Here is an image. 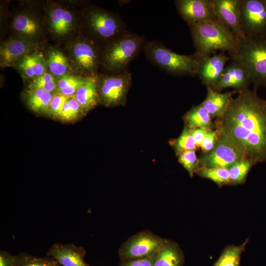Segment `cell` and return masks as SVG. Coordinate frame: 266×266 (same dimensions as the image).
Here are the masks:
<instances>
[{"label":"cell","instance_id":"cell-40","mask_svg":"<svg viewBox=\"0 0 266 266\" xmlns=\"http://www.w3.org/2000/svg\"><path fill=\"white\" fill-rule=\"evenodd\" d=\"M207 130L203 128L191 129L192 134L197 148H200L201 143Z\"/></svg>","mask_w":266,"mask_h":266},{"label":"cell","instance_id":"cell-14","mask_svg":"<svg viewBox=\"0 0 266 266\" xmlns=\"http://www.w3.org/2000/svg\"><path fill=\"white\" fill-rule=\"evenodd\" d=\"M174 3L179 15L188 26L217 19L213 0H176Z\"/></svg>","mask_w":266,"mask_h":266},{"label":"cell","instance_id":"cell-2","mask_svg":"<svg viewBox=\"0 0 266 266\" xmlns=\"http://www.w3.org/2000/svg\"><path fill=\"white\" fill-rule=\"evenodd\" d=\"M40 12L49 39L65 44L81 33L80 4L66 0L26 2Z\"/></svg>","mask_w":266,"mask_h":266},{"label":"cell","instance_id":"cell-28","mask_svg":"<svg viewBox=\"0 0 266 266\" xmlns=\"http://www.w3.org/2000/svg\"><path fill=\"white\" fill-rule=\"evenodd\" d=\"M87 77L76 74H66L57 78V91L65 96H73Z\"/></svg>","mask_w":266,"mask_h":266},{"label":"cell","instance_id":"cell-5","mask_svg":"<svg viewBox=\"0 0 266 266\" xmlns=\"http://www.w3.org/2000/svg\"><path fill=\"white\" fill-rule=\"evenodd\" d=\"M142 49L149 62L174 76L198 75L200 64L203 58L195 52L192 55L177 53L158 41L145 42Z\"/></svg>","mask_w":266,"mask_h":266},{"label":"cell","instance_id":"cell-19","mask_svg":"<svg viewBox=\"0 0 266 266\" xmlns=\"http://www.w3.org/2000/svg\"><path fill=\"white\" fill-rule=\"evenodd\" d=\"M231 60L225 52L203 58L200 64L198 75L202 84L212 87L223 72L227 62Z\"/></svg>","mask_w":266,"mask_h":266},{"label":"cell","instance_id":"cell-31","mask_svg":"<svg viewBox=\"0 0 266 266\" xmlns=\"http://www.w3.org/2000/svg\"><path fill=\"white\" fill-rule=\"evenodd\" d=\"M57 77L48 70L41 75L26 81L27 89H39L54 93L57 91Z\"/></svg>","mask_w":266,"mask_h":266},{"label":"cell","instance_id":"cell-4","mask_svg":"<svg viewBox=\"0 0 266 266\" xmlns=\"http://www.w3.org/2000/svg\"><path fill=\"white\" fill-rule=\"evenodd\" d=\"M195 53L203 58L210 56L217 51L235 50L239 38L227 26L218 19L208 20L189 26Z\"/></svg>","mask_w":266,"mask_h":266},{"label":"cell","instance_id":"cell-23","mask_svg":"<svg viewBox=\"0 0 266 266\" xmlns=\"http://www.w3.org/2000/svg\"><path fill=\"white\" fill-rule=\"evenodd\" d=\"M206 88V97L201 103L207 111L211 118H217L221 116L226 111L233 98V95L237 92L234 91L221 93L209 87Z\"/></svg>","mask_w":266,"mask_h":266},{"label":"cell","instance_id":"cell-12","mask_svg":"<svg viewBox=\"0 0 266 266\" xmlns=\"http://www.w3.org/2000/svg\"><path fill=\"white\" fill-rule=\"evenodd\" d=\"M245 158H248L237 146L225 137L217 135L213 148L198 158L199 167V169L214 167L229 168Z\"/></svg>","mask_w":266,"mask_h":266},{"label":"cell","instance_id":"cell-21","mask_svg":"<svg viewBox=\"0 0 266 266\" xmlns=\"http://www.w3.org/2000/svg\"><path fill=\"white\" fill-rule=\"evenodd\" d=\"M42 48L26 55L14 65L25 81L42 75L47 71Z\"/></svg>","mask_w":266,"mask_h":266},{"label":"cell","instance_id":"cell-30","mask_svg":"<svg viewBox=\"0 0 266 266\" xmlns=\"http://www.w3.org/2000/svg\"><path fill=\"white\" fill-rule=\"evenodd\" d=\"M200 176L210 179L219 187L231 185L229 168L224 167H203L197 172Z\"/></svg>","mask_w":266,"mask_h":266},{"label":"cell","instance_id":"cell-8","mask_svg":"<svg viewBox=\"0 0 266 266\" xmlns=\"http://www.w3.org/2000/svg\"><path fill=\"white\" fill-rule=\"evenodd\" d=\"M9 37L45 45L48 35L39 11L34 7L23 4L12 15L8 25Z\"/></svg>","mask_w":266,"mask_h":266},{"label":"cell","instance_id":"cell-13","mask_svg":"<svg viewBox=\"0 0 266 266\" xmlns=\"http://www.w3.org/2000/svg\"><path fill=\"white\" fill-rule=\"evenodd\" d=\"M240 24L247 37H266V0H241Z\"/></svg>","mask_w":266,"mask_h":266},{"label":"cell","instance_id":"cell-41","mask_svg":"<svg viewBox=\"0 0 266 266\" xmlns=\"http://www.w3.org/2000/svg\"></svg>","mask_w":266,"mask_h":266},{"label":"cell","instance_id":"cell-34","mask_svg":"<svg viewBox=\"0 0 266 266\" xmlns=\"http://www.w3.org/2000/svg\"><path fill=\"white\" fill-rule=\"evenodd\" d=\"M85 114L81 105L75 99L74 96L68 97L63 108L60 119L69 121Z\"/></svg>","mask_w":266,"mask_h":266},{"label":"cell","instance_id":"cell-36","mask_svg":"<svg viewBox=\"0 0 266 266\" xmlns=\"http://www.w3.org/2000/svg\"><path fill=\"white\" fill-rule=\"evenodd\" d=\"M68 98L59 92L54 93L50 104L49 114L60 118L63 108Z\"/></svg>","mask_w":266,"mask_h":266},{"label":"cell","instance_id":"cell-3","mask_svg":"<svg viewBox=\"0 0 266 266\" xmlns=\"http://www.w3.org/2000/svg\"><path fill=\"white\" fill-rule=\"evenodd\" d=\"M81 32L101 47L126 30L120 16L94 5L80 6Z\"/></svg>","mask_w":266,"mask_h":266},{"label":"cell","instance_id":"cell-18","mask_svg":"<svg viewBox=\"0 0 266 266\" xmlns=\"http://www.w3.org/2000/svg\"><path fill=\"white\" fill-rule=\"evenodd\" d=\"M217 19L229 28L239 38L245 36L240 24L241 0H213Z\"/></svg>","mask_w":266,"mask_h":266},{"label":"cell","instance_id":"cell-33","mask_svg":"<svg viewBox=\"0 0 266 266\" xmlns=\"http://www.w3.org/2000/svg\"><path fill=\"white\" fill-rule=\"evenodd\" d=\"M19 263L18 266H59L58 262L53 258L45 256L39 257L25 252L18 254Z\"/></svg>","mask_w":266,"mask_h":266},{"label":"cell","instance_id":"cell-32","mask_svg":"<svg viewBox=\"0 0 266 266\" xmlns=\"http://www.w3.org/2000/svg\"><path fill=\"white\" fill-rule=\"evenodd\" d=\"M172 144L176 155L184 151H195L197 148L191 129L186 126L180 135L174 140Z\"/></svg>","mask_w":266,"mask_h":266},{"label":"cell","instance_id":"cell-6","mask_svg":"<svg viewBox=\"0 0 266 266\" xmlns=\"http://www.w3.org/2000/svg\"><path fill=\"white\" fill-rule=\"evenodd\" d=\"M231 60L240 63L247 70L254 90L266 87V37L240 38Z\"/></svg>","mask_w":266,"mask_h":266},{"label":"cell","instance_id":"cell-9","mask_svg":"<svg viewBox=\"0 0 266 266\" xmlns=\"http://www.w3.org/2000/svg\"><path fill=\"white\" fill-rule=\"evenodd\" d=\"M77 74L88 77L98 74L100 66V46L81 33L63 45Z\"/></svg>","mask_w":266,"mask_h":266},{"label":"cell","instance_id":"cell-20","mask_svg":"<svg viewBox=\"0 0 266 266\" xmlns=\"http://www.w3.org/2000/svg\"><path fill=\"white\" fill-rule=\"evenodd\" d=\"M57 45H48L43 50L47 70L57 78L66 74H78L64 49Z\"/></svg>","mask_w":266,"mask_h":266},{"label":"cell","instance_id":"cell-27","mask_svg":"<svg viewBox=\"0 0 266 266\" xmlns=\"http://www.w3.org/2000/svg\"><path fill=\"white\" fill-rule=\"evenodd\" d=\"M248 241L246 239L239 245L227 246L213 266H240L241 256Z\"/></svg>","mask_w":266,"mask_h":266},{"label":"cell","instance_id":"cell-11","mask_svg":"<svg viewBox=\"0 0 266 266\" xmlns=\"http://www.w3.org/2000/svg\"><path fill=\"white\" fill-rule=\"evenodd\" d=\"M166 239L148 231L141 232L131 236L120 247L121 261L142 259L158 253Z\"/></svg>","mask_w":266,"mask_h":266},{"label":"cell","instance_id":"cell-37","mask_svg":"<svg viewBox=\"0 0 266 266\" xmlns=\"http://www.w3.org/2000/svg\"><path fill=\"white\" fill-rule=\"evenodd\" d=\"M217 138V135L215 130L207 131L200 147L203 154L210 152L213 148Z\"/></svg>","mask_w":266,"mask_h":266},{"label":"cell","instance_id":"cell-26","mask_svg":"<svg viewBox=\"0 0 266 266\" xmlns=\"http://www.w3.org/2000/svg\"><path fill=\"white\" fill-rule=\"evenodd\" d=\"M186 127L191 129L203 128L207 130L215 129L212 118L201 103L194 106L185 115Z\"/></svg>","mask_w":266,"mask_h":266},{"label":"cell","instance_id":"cell-15","mask_svg":"<svg viewBox=\"0 0 266 266\" xmlns=\"http://www.w3.org/2000/svg\"><path fill=\"white\" fill-rule=\"evenodd\" d=\"M42 46L23 39L9 37L0 42L1 68L13 67L20 59L29 53L42 48Z\"/></svg>","mask_w":266,"mask_h":266},{"label":"cell","instance_id":"cell-39","mask_svg":"<svg viewBox=\"0 0 266 266\" xmlns=\"http://www.w3.org/2000/svg\"><path fill=\"white\" fill-rule=\"evenodd\" d=\"M157 254L142 259L121 261L119 266H153Z\"/></svg>","mask_w":266,"mask_h":266},{"label":"cell","instance_id":"cell-7","mask_svg":"<svg viewBox=\"0 0 266 266\" xmlns=\"http://www.w3.org/2000/svg\"><path fill=\"white\" fill-rule=\"evenodd\" d=\"M145 42L144 36L127 31L101 47L100 66L110 72L126 70L143 49Z\"/></svg>","mask_w":266,"mask_h":266},{"label":"cell","instance_id":"cell-16","mask_svg":"<svg viewBox=\"0 0 266 266\" xmlns=\"http://www.w3.org/2000/svg\"><path fill=\"white\" fill-rule=\"evenodd\" d=\"M251 83L250 75L244 66L232 60L225 66L216 83L210 88L220 92L225 88L232 87L237 92L248 88Z\"/></svg>","mask_w":266,"mask_h":266},{"label":"cell","instance_id":"cell-22","mask_svg":"<svg viewBox=\"0 0 266 266\" xmlns=\"http://www.w3.org/2000/svg\"><path fill=\"white\" fill-rule=\"evenodd\" d=\"M99 74L88 76L73 95L85 113L96 107L100 102Z\"/></svg>","mask_w":266,"mask_h":266},{"label":"cell","instance_id":"cell-38","mask_svg":"<svg viewBox=\"0 0 266 266\" xmlns=\"http://www.w3.org/2000/svg\"><path fill=\"white\" fill-rule=\"evenodd\" d=\"M19 255H13L6 251H0V266H18Z\"/></svg>","mask_w":266,"mask_h":266},{"label":"cell","instance_id":"cell-10","mask_svg":"<svg viewBox=\"0 0 266 266\" xmlns=\"http://www.w3.org/2000/svg\"><path fill=\"white\" fill-rule=\"evenodd\" d=\"M113 74H99L100 102L106 107L124 105L132 83L127 69Z\"/></svg>","mask_w":266,"mask_h":266},{"label":"cell","instance_id":"cell-35","mask_svg":"<svg viewBox=\"0 0 266 266\" xmlns=\"http://www.w3.org/2000/svg\"><path fill=\"white\" fill-rule=\"evenodd\" d=\"M178 161L187 170L191 177H193L195 173H197L199 169V159L195 151H184L178 155Z\"/></svg>","mask_w":266,"mask_h":266},{"label":"cell","instance_id":"cell-17","mask_svg":"<svg viewBox=\"0 0 266 266\" xmlns=\"http://www.w3.org/2000/svg\"><path fill=\"white\" fill-rule=\"evenodd\" d=\"M86 254L82 246L57 242L49 248L46 256L53 258L60 266H90L85 260Z\"/></svg>","mask_w":266,"mask_h":266},{"label":"cell","instance_id":"cell-25","mask_svg":"<svg viewBox=\"0 0 266 266\" xmlns=\"http://www.w3.org/2000/svg\"><path fill=\"white\" fill-rule=\"evenodd\" d=\"M53 93L39 89H26L23 99L28 107L38 114H49V106Z\"/></svg>","mask_w":266,"mask_h":266},{"label":"cell","instance_id":"cell-24","mask_svg":"<svg viewBox=\"0 0 266 266\" xmlns=\"http://www.w3.org/2000/svg\"><path fill=\"white\" fill-rule=\"evenodd\" d=\"M183 251L175 242L166 239L156 255L153 266H183Z\"/></svg>","mask_w":266,"mask_h":266},{"label":"cell","instance_id":"cell-29","mask_svg":"<svg viewBox=\"0 0 266 266\" xmlns=\"http://www.w3.org/2000/svg\"><path fill=\"white\" fill-rule=\"evenodd\" d=\"M257 163L249 158L241 160L229 168L231 185H236L243 184L248 172Z\"/></svg>","mask_w":266,"mask_h":266},{"label":"cell","instance_id":"cell-1","mask_svg":"<svg viewBox=\"0 0 266 266\" xmlns=\"http://www.w3.org/2000/svg\"><path fill=\"white\" fill-rule=\"evenodd\" d=\"M237 93L214 122L217 134L229 139L257 163L266 162V100L248 88Z\"/></svg>","mask_w":266,"mask_h":266}]
</instances>
